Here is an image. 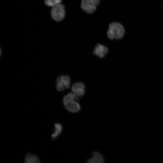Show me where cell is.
Returning a JSON list of instances; mask_svg holds the SVG:
<instances>
[{
    "instance_id": "cell-1",
    "label": "cell",
    "mask_w": 163,
    "mask_h": 163,
    "mask_svg": "<svg viewBox=\"0 0 163 163\" xmlns=\"http://www.w3.org/2000/svg\"><path fill=\"white\" fill-rule=\"evenodd\" d=\"M79 98L73 93H69L65 95L63 98V103L66 109L71 113H75L79 112L81 107L77 101Z\"/></svg>"
},
{
    "instance_id": "cell-6",
    "label": "cell",
    "mask_w": 163,
    "mask_h": 163,
    "mask_svg": "<svg viewBox=\"0 0 163 163\" xmlns=\"http://www.w3.org/2000/svg\"><path fill=\"white\" fill-rule=\"evenodd\" d=\"M85 85L81 82H76L73 84L71 90L72 93L80 97L84 95L85 93Z\"/></svg>"
},
{
    "instance_id": "cell-9",
    "label": "cell",
    "mask_w": 163,
    "mask_h": 163,
    "mask_svg": "<svg viewBox=\"0 0 163 163\" xmlns=\"http://www.w3.org/2000/svg\"><path fill=\"white\" fill-rule=\"evenodd\" d=\"M24 162L26 163H38L40 162L39 158L36 155L30 153L26 154L24 159Z\"/></svg>"
},
{
    "instance_id": "cell-4",
    "label": "cell",
    "mask_w": 163,
    "mask_h": 163,
    "mask_svg": "<svg viewBox=\"0 0 163 163\" xmlns=\"http://www.w3.org/2000/svg\"><path fill=\"white\" fill-rule=\"evenodd\" d=\"M70 78L67 75H61L59 76L56 81V88L59 91H62L66 89L69 88L70 85Z\"/></svg>"
},
{
    "instance_id": "cell-7",
    "label": "cell",
    "mask_w": 163,
    "mask_h": 163,
    "mask_svg": "<svg viewBox=\"0 0 163 163\" xmlns=\"http://www.w3.org/2000/svg\"><path fill=\"white\" fill-rule=\"evenodd\" d=\"M108 52V48L104 45L100 44L96 45L93 51L94 54L100 58L104 57Z\"/></svg>"
},
{
    "instance_id": "cell-2",
    "label": "cell",
    "mask_w": 163,
    "mask_h": 163,
    "mask_svg": "<svg viewBox=\"0 0 163 163\" xmlns=\"http://www.w3.org/2000/svg\"><path fill=\"white\" fill-rule=\"evenodd\" d=\"M124 33L125 30L123 26L120 23L115 22L109 24L107 35L110 40L120 39L123 37Z\"/></svg>"
},
{
    "instance_id": "cell-11",
    "label": "cell",
    "mask_w": 163,
    "mask_h": 163,
    "mask_svg": "<svg viewBox=\"0 0 163 163\" xmlns=\"http://www.w3.org/2000/svg\"><path fill=\"white\" fill-rule=\"evenodd\" d=\"M62 0H45V4L49 6L53 7L61 4Z\"/></svg>"
},
{
    "instance_id": "cell-10",
    "label": "cell",
    "mask_w": 163,
    "mask_h": 163,
    "mask_svg": "<svg viewBox=\"0 0 163 163\" xmlns=\"http://www.w3.org/2000/svg\"><path fill=\"white\" fill-rule=\"evenodd\" d=\"M62 126L59 123H56L54 125V131L51 137L53 139H56L60 134L62 131Z\"/></svg>"
},
{
    "instance_id": "cell-3",
    "label": "cell",
    "mask_w": 163,
    "mask_h": 163,
    "mask_svg": "<svg viewBox=\"0 0 163 163\" xmlns=\"http://www.w3.org/2000/svg\"><path fill=\"white\" fill-rule=\"evenodd\" d=\"M100 2V0H82L81 7L85 12L91 14L96 11Z\"/></svg>"
},
{
    "instance_id": "cell-8",
    "label": "cell",
    "mask_w": 163,
    "mask_h": 163,
    "mask_svg": "<svg viewBox=\"0 0 163 163\" xmlns=\"http://www.w3.org/2000/svg\"><path fill=\"white\" fill-rule=\"evenodd\" d=\"M104 159L103 156L98 152H95L92 153V156L87 160L89 163H102Z\"/></svg>"
},
{
    "instance_id": "cell-5",
    "label": "cell",
    "mask_w": 163,
    "mask_h": 163,
    "mask_svg": "<svg viewBox=\"0 0 163 163\" xmlns=\"http://www.w3.org/2000/svg\"><path fill=\"white\" fill-rule=\"evenodd\" d=\"M65 15V6L60 4L53 7L51 11V16L55 21H59L64 18Z\"/></svg>"
}]
</instances>
